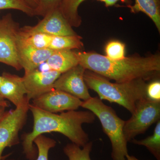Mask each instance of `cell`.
<instances>
[{
  "label": "cell",
  "mask_w": 160,
  "mask_h": 160,
  "mask_svg": "<svg viewBox=\"0 0 160 160\" xmlns=\"http://www.w3.org/2000/svg\"><path fill=\"white\" fill-rule=\"evenodd\" d=\"M86 0H62L59 9L63 16L72 27H78L82 23V19L78 12L80 5ZM105 3L106 7L114 6L118 2L129 5L130 0H98Z\"/></svg>",
  "instance_id": "cell-15"
},
{
  "label": "cell",
  "mask_w": 160,
  "mask_h": 160,
  "mask_svg": "<svg viewBox=\"0 0 160 160\" xmlns=\"http://www.w3.org/2000/svg\"><path fill=\"white\" fill-rule=\"evenodd\" d=\"M0 105L5 106L6 108L9 107V103L8 102L1 96H0Z\"/></svg>",
  "instance_id": "cell-27"
},
{
  "label": "cell",
  "mask_w": 160,
  "mask_h": 160,
  "mask_svg": "<svg viewBox=\"0 0 160 160\" xmlns=\"http://www.w3.org/2000/svg\"><path fill=\"white\" fill-rule=\"evenodd\" d=\"M26 1L29 6H31L32 8L34 9L35 10L38 6V0H26Z\"/></svg>",
  "instance_id": "cell-26"
},
{
  "label": "cell",
  "mask_w": 160,
  "mask_h": 160,
  "mask_svg": "<svg viewBox=\"0 0 160 160\" xmlns=\"http://www.w3.org/2000/svg\"><path fill=\"white\" fill-rule=\"evenodd\" d=\"M160 118V102H154L146 98L137 103L135 110L131 117L125 121L123 133L127 142L139 134L144 133Z\"/></svg>",
  "instance_id": "cell-6"
},
{
  "label": "cell",
  "mask_w": 160,
  "mask_h": 160,
  "mask_svg": "<svg viewBox=\"0 0 160 160\" xmlns=\"http://www.w3.org/2000/svg\"><path fill=\"white\" fill-rule=\"evenodd\" d=\"M92 147V142H88L82 148L72 143L65 146L63 151L69 160H91L90 154Z\"/></svg>",
  "instance_id": "cell-20"
},
{
  "label": "cell",
  "mask_w": 160,
  "mask_h": 160,
  "mask_svg": "<svg viewBox=\"0 0 160 160\" xmlns=\"http://www.w3.org/2000/svg\"><path fill=\"white\" fill-rule=\"evenodd\" d=\"M19 61L25 73L37 69L42 63L46 62L54 50L49 49H38L18 42Z\"/></svg>",
  "instance_id": "cell-12"
},
{
  "label": "cell",
  "mask_w": 160,
  "mask_h": 160,
  "mask_svg": "<svg viewBox=\"0 0 160 160\" xmlns=\"http://www.w3.org/2000/svg\"><path fill=\"white\" fill-rule=\"evenodd\" d=\"M79 64L86 70L102 76L117 83L134 80L146 81L160 71V57L154 55L147 57L133 56L122 59H110L106 56L94 52H77Z\"/></svg>",
  "instance_id": "cell-2"
},
{
  "label": "cell",
  "mask_w": 160,
  "mask_h": 160,
  "mask_svg": "<svg viewBox=\"0 0 160 160\" xmlns=\"http://www.w3.org/2000/svg\"><path fill=\"white\" fill-rule=\"evenodd\" d=\"M9 9L19 10L30 17L36 16L35 10L26 0H0V10Z\"/></svg>",
  "instance_id": "cell-22"
},
{
  "label": "cell",
  "mask_w": 160,
  "mask_h": 160,
  "mask_svg": "<svg viewBox=\"0 0 160 160\" xmlns=\"http://www.w3.org/2000/svg\"><path fill=\"white\" fill-rule=\"evenodd\" d=\"M86 69L79 64L62 73L53 84V89L61 90L83 101L92 97L85 83Z\"/></svg>",
  "instance_id": "cell-9"
},
{
  "label": "cell",
  "mask_w": 160,
  "mask_h": 160,
  "mask_svg": "<svg viewBox=\"0 0 160 160\" xmlns=\"http://www.w3.org/2000/svg\"><path fill=\"white\" fill-rule=\"evenodd\" d=\"M3 80V78L2 77V76H0V85H1V83H2V82Z\"/></svg>",
  "instance_id": "cell-30"
},
{
  "label": "cell",
  "mask_w": 160,
  "mask_h": 160,
  "mask_svg": "<svg viewBox=\"0 0 160 160\" xmlns=\"http://www.w3.org/2000/svg\"><path fill=\"white\" fill-rule=\"evenodd\" d=\"M32 105L44 111L56 113L76 110L81 107L82 101L61 90L53 89L32 100Z\"/></svg>",
  "instance_id": "cell-8"
},
{
  "label": "cell",
  "mask_w": 160,
  "mask_h": 160,
  "mask_svg": "<svg viewBox=\"0 0 160 160\" xmlns=\"http://www.w3.org/2000/svg\"><path fill=\"white\" fill-rule=\"evenodd\" d=\"M81 107L92 112L100 120L103 131L111 142L112 160H126L128 151V142L123 133L125 121L118 116L114 109L98 97L82 101Z\"/></svg>",
  "instance_id": "cell-4"
},
{
  "label": "cell",
  "mask_w": 160,
  "mask_h": 160,
  "mask_svg": "<svg viewBox=\"0 0 160 160\" xmlns=\"http://www.w3.org/2000/svg\"><path fill=\"white\" fill-rule=\"evenodd\" d=\"M82 38L78 34L68 36H52L49 49L53 50L81 49L83 47Z\"/></svg>",
  "instance_id": "cell-18"
},
{
  "label": "cell",
  "mask_w": 160,
  "mask_h": 160,
  "mask_svg": "<svg viewBox=\"0 0 160 160\" xmlns=\"http://www.w3.org/2000/svg\"><path fill=\"white\" fill-rule=\"evenodd\" d=\"M29 110L33 117V128L31 132L22 136L23 153L28 160L36 159L38 151L33 142L45 133L59 132L81 147L89 142L88 135L82 126L94 122L96 116L92 112L71 110L58 114L44 111L32 104H29Z\"/></svg>",
  "instance_id": "cell-1"
},
{
  "label": "cell",
  "mask_w": 160,
  "mask_h": 160,
  "mask_svg": "<svg viewBox=\"0 0 160 160\" xmlns=\"http://www.w3.org/2000/svg\"><path fill=\"white\" fill-rule=\"evenodd\" d=\"M49 70L62 73L79 64L77 52L69 49L54 50L46 62Z\"/></svg>",
  "instance_id": "cell-14"
},
{
  "label": "cell",
  "mask_w": 160,
  "mask_h": 160,
  "mask_svg": "<svg viewBox=\"0 0 160 160\" xmlns=\"http://www.w3.org/2000/svg\"><path fill=\"white\" fill-rule=\"evenodd\" d=\"M52 36L33 31L30 26L20 28L18 32V42L38 49H49Z\"/></svg>",
  "instance_id": "cell-16"
},
{
  "label": "cell",
  "mask_w": 160,
  "mask_h": 160,
  "mask_svg": "<svg viewBox=\"0 0 160 160\" xmlns=\"http://www.w3.org/2000/svg\"><path fill=\"white\" fill-rule=\"evenodd\" d=\"M146 97L154 102H160V82L155 81L147 85Z\"/></svg>",
  "instance_id": "cell-25"
},
{
  "label": "cell",
  "mask_w": 160,
  "mask_h": 160,
  "mask_svg": "<svg viewBox=\"0 0 160 160\" xmlns=\"http://www.w3.org/2000/svg\"><path fill=\"white\" fill-rule=\"evenodd\" d=\"M19 24L7 13L0 19V63L21 70L18 57L17 38Z\"/></svg>",
  "instance_id": "cell-7"
},
{
  "label": "cell",
  "mask_w": 160,
  "mask_h": 160,
  "mask_svg": "<svg viewBox=\"0 0 160 160\" xmlns=\"http://www.w3.org/2000/svg\"><path fill=\"white\" fill-rule=\"evenodd\" d=\"M2 76L3 80L0 85V96L9 100L17 107L27 93L23 78L7 72H3Z\"/></svg>",
  "instance_id": "cell-13"
},
{
  "label": "cell",
  "mask_w": 160,
  "mask_h": 160,
  "mask_svg": "<svg viewBox=\"0 0 160 160\" xmlns=\"http://www.w3.org/2000/svg\"><path fill=\"white\" fill-rule=\"evenodd\" d=\"M135 144L145 146L157 160H160V121L159 120L153 131V134L141 140L132 139Z\"/></svg>",
  "instance_id": "cell-19"
},
{
  "label": "cell",
  "mask_w": 160,
  "mask_h": 160,
  "mask_svg": "<svg viewBox=\"0 0 160 160\" xmlns=\"http://www.w3.org/2000/svg\"><path fill=\"white\" fill-rule=\"evenodd\" d=\"M61 74L54 70L38 69L25 73L22 78L27 91L26 97L29 101L32 100L54 89L53 84Z\"/></svg>",
  "instance_id": "cell-10"
},
{
  "label": "cell",
  "mask_w": 160,
  "mask_h": 160,
  "mask_svg": "<svg viewBox=\"0 0 160 160\" xmlns=\"http://www.w3.org/2000/svg\"><path fill=\"white\" fill-rule=\"evenodd\" d=\"M0 106H2V105H0Z\"/></svg>",
  "instance_id": "cell-31"
},
{
  "label": "cell",
  "mask_w": 160,
  "mask_h": 160,
  "mask_svg": "<svg viewBox=\"0 0 160 160\" xmlns=\"http://www.w3.org/2000/svg\"><path fill=\"white\" fill-rule=\"evenodd\" d=\"M29 101L26 96L15 109L6 111L0 120V160L5 158L2 156L4 149L20 142L19 133L27 121Z\"/></svg>",
  "instance_id": "cell-5"
},
{
  "label": "cell",
  "mask_w": 160,
  "mask_h": 160,
  "mask_svg": "<svg viewBox=\"0 0 160 160\" xmlns=\"http://www.w3.org/2000/svg\"><path fill=\"white\" fill-rule=\"evenodd\" d=\"M126 160H140L138 159L137 158H136L134 156H130L129 155V154L127 155L126 157Z\"/></svg>",
  "instance_id": "cell-29"
},
{
  "label": "cell",
  "mask_w": 160,
  "mask_h": 160,
  "mask_svg": "<svg viewBox=\"0 0 160 160\" xmlns=\"http://www.w3.org/2000/svg\"><path fill=\"white\" fill-rule=\"evenodd\" d=\"M33 143L36 146L38 151V157L36 160H49L48 155L49 150L56 146V142L53 139L42 134L36 138Z\"/></svg>",
  "instance_id": "cell-21"
},
{
  "label": "cell",
  "mask_w": 160,
  "mask_h": 160,
  "mask_svg": "<svg viewBox=\"0 0 160 160\" xmlns=\"http://www.w3.org/2000/svg\"><path fill=\"white\" fill-rule=\"evenodd\" d=\"M132 13L142 12L153 21L159 32H160L159 0H135L133 6L127 5Z\"/></svg>",
  "instance_id": "cell-17"
},
{
  "label": "cell",
  "mask_w": 160,
  "mask_h": 160,
  "mask_svg": "<svg viewBox=\"0 0 160 160\" xmlns=\"http://www.w3.org/2000/svg\"><path fill=\"white\" fill-rule=\"evenodd\" d=\"M106 56L111 60H118L125 58V46L118 41H112L106 47Z\"/></svg>",
  "instance_id": "cell-23"
},
{
  "label": "cell",
  "mask_w": 160,
  "mask_h": 160,
  "mask_svg": "<svg viewBox=\"0 0 160 160\" xmlns=\"http://www.w3.org/2000/svg\"><path fill=\"white\" fill-rule=\"evenodd\" d=\"M38 6L35 9L36 16H45L48 12L59 8L62 0H38Z\"/></svg>",
  "instance_id": "cell-24"
},
{
  "label": "cell",
  "mask_w": 160,
  "mask_h": 160,
  "mask_svg": "<svg viewBox=\"0 0 160 160\" xmlns=\"http://www.w3.org/2000/svg\"><path fill=\"white\" fill-rule=\"evenodd\" d=\"M6 107L2 106H0V120L2 117L3 116L6 112Z\"/></svg>",
  "instance_id": "cell-28"
},
{
  "label": "cell",
  "mask_w": 160,
  "mask_h": 160,
  "mask_svg": "<svg viewBox=\"0 0 160 160\" xmlns=\"http://www.w3.org/2000/svg\"><path fill=\"white\" fill-rule=\"evenodd\" d=\"M30 28L33 31L52 36H68L77 34L63 16L59 8L48 12L37 25L30 26Z\"/></svg>",
  "instance_id": "cell-11"
},
{
  "label": "cell",
  "mask_w": 160,
  "mask_h": 160,
  "mask_svg": "<svg viewBox=\"0 0 160 160\" xmlns=\"http://www.w3.org/2000/svg\"><path fill=\"white\" fill-rule=\"evenodd\" d=\"M84 79L88 89L96 92L100 99L118 104L131 114L135 110L137 103L147 98V84L144 80L112 83L106 78L88 70L85 71Z\"/></svg>",
  "instance_id": "cell-3"
}]
</instances>
